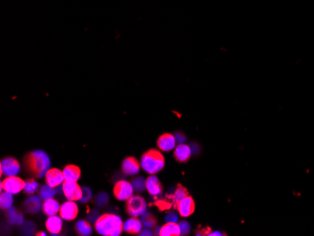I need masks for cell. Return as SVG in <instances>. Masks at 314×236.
<instances>
[{"label":"cell","instance_id":"6da1fadb","mask_svg":"<svg viewBox=\"0 0 314 236\" xmlns=\"http://www.w3.org/2000/svg\"><path fill=\"white\" fill-rule=\"evenodd\" d=\"M24 163L26 171L35 178L46 176V172L51 169L49 155L42 150H35L27 153L24 159Z\"/></svg>","mask_w":314,"mask_h":236},{"label":"cell","instance_id":"7a4b0ae2","mask_svg":"<svg viewBox=\"0 0 314 236\" xmlns=\"http://www.w3.org/2000/svg\"><path fill=\"white\" fill-rule=\"evenodd\" d=\"M94 224L95 230L100 235L119 236L124 230V222L122 218L113 214H105L101 216Z\"/></svg>","mask_w":314,"mask_h":236},{"label":"cell","instance_id":"3957f363","mask_svg":"<svg viewBox=\"0 0 314 236\" xmlns=\"http://www.w3.org/2000/svg\"><path fill=\"white\" fill-rule=\"evenodd\" d=\"M166 164L165 158L162 152L155 149H151L145 151L141 156L140 165L143 171L147 173L153 175L162 171Z\"/></svg>","mask_w":314,"mask_h":236},{"label":"cell","instance_id":"277c9868","mask_svg":"<svg viewBox=\"0 0 314 236\" xmlns=\"http://www.w3.org/2000/svg\"><path fill=\"white\" fill-rule=\"evenodd\" d=\"M125 209L131 217H141L147 212V203L144 198L139 195H133L126 201Z\"/></svg>","mask_w":314,"mask_h":236},{"label":"cell","instance_id":"5b68a950","mask_svg":"<svg viewBox=\"0 0 314 236\" xmlns=\"http://www.w3.org/2000/svg\"><path fill=\"white\" fill-rule=\"evenodd\" d=\"M26 181L17 176H8L1 182L0 188L1 190L6 191L13 195L18 194L21 191L24 190Z\"/></svg>","mask_w":314,"mask_h":236},{"label":"cell","instance_id":"8992f818","mask_svg":"<svg viewBox=\"0 0 314 236\" xmlns=\"http://www.w3.org/2000/svg\"><path fill=\"white\" fill-rule=\"evenodd\" d=\"M113 193H114L115 198L119 201L126 202L128 199H130L133 196L134 188H133L131 183L125 180H121L114 185Z\"/></svg>","mask_w":314,"mask_h":236},{"label":"cell","instance_id":"52a82bcc","mask_svg":"<svg viewBox=\"0 0 314 236\" xmlns=\"http://www.w3.org/2000/svg\"><path fill=\"white\" fill-rule=\"evenodd\" d=\"M21 171V165L13 158H4L0 163V173L1 175L8 176H17Z\"/></svg>","mask_w":314,"mask_h":236},{"label":"cell","instance_id":"ba28073f","mask_svg":"<svg viewBox=\"0 0 314 236\" xmlns=\"http://www.w3.org/2000/svg\"><path fill=\"white\" fill-rule=\"evenodd\" d=\"M63 195L69 201H80L82 198V187L76 182H66L62 184Z\"/></svg>","mask_w":314,"mask_h":236},{"label":"cell","instance_id":"9c48e42d","mask_svg":"<svg viewBox=\"0 0 314 236\" xmlns=\"http://www.w3.org/2000/svg\"><path fill=\"white\" fill-rule=\"evenodd\" d=\"M78 206L75 204L74 201H67L64 204H61L59 216L62 217L64 220L71 221L75 219L78 215Z\"/></svg>","mask_w":314,"mask_h":236},{"label":"cell","instance_id":"30bf717a","mask_svg":"<svg viewBox=\"0 0 314 236\" xmlns=\"http://www.w3.org/2000/svg\"><path fill=\"white\" fill-rule=\"evenodd\" d=\"M176 208L181 217H190L195 212V202L193 198L190 197L188 195L187 197L184 198L179 204H177Z\"/></svg>","mask_w":314,"mask_h":236},{"label":"cell","instance_id":"8fae6325","mask_svg":"<svg viewBox=\"0 0 314 236\" xmlns=\"http://www.w3.org/2000/svg\"><path fill=\"white\" fill-rule=\"evenodd\" d=\"M141 165L138 162V159L133 156L125 158L122 164V171L125 175L133 176L137 175L140 171Z\"/></svg>","mask_w":314,"mask_h":236},{"label":"cell","instance_id":"7c38bea8","mask_svg":"<svg viewBox=\"0 0 314 236\" xmlns=\"http://www.w3.org/2000/svg\"><path fill=\"white\" fill-rule=\"evenodd\" d=\"M45 177H46V184L52 186L54 188H57L60 184H63L65 181L63 172L59 169H50L46 172Z\"/></svg>","mask_w":314,"mask_h":236},{"label":"cell","instance_id":"4fadbf2b","mask_svg":"<svg viewBox=\"0 0 314 236\" xmlns=\"http://www.w3.org/2000/svg\"><path fill=\"white\" fill-rule=\"evenodd\" d=\"M176 141L175 136L166 133V134L161 135L157 139V146L160 151H170L175 149Z\"/></svg>","mask_w":314,"mask_h":236},{"label":"cell","instance_id":"5bb4252c","mask_svg":"<svg viewBox=\"0 0 314 236\" xmlns=\"http://www.w3.org/2000/svg\"><path fill=\"white\" fill-rule=\"evenodd\" d=\"M146 189L151 196H158L162 194L163 186L160 183L159 179L153 174V175L149 176L146 180Z\"/></svg>","mask_w":314,"mask_h":236},{"label":"cell","instance_id":"9a60e30c","mask_svg":"<svg viewBox=\"0 0 314 236\" xmlns=\"http://www.w3.org/2000/svg\"><path fill=\"white\" fill-rule=\"evenodd\" d=\"M191 154L192 150L188 145L180 143L174 149V158L176 159L177 162L180 163L187 162L191 158Z\"/></svg>","mask_w":314,"mask_h":236},{"label":"cell","instance_id":"2e32d148","mask_svg":"<svg viewBox=\"0 0 314 236\" xmlns=\"http://www.w3.org/2000/svg\"><path fill=\"white\" fill-rule=\"evenodd\" d=\"M143 224L138 217H132L124 223V230L129 234H139L142 230Z\"/></svg>","mask_w":314,"mask_h":236},{"label":"cell","instance_id":"e0dca14e","mask_svg":"<svg viewBox=\"0 0 314 236\" xmlns=\"http://www.w3.org/2000/svg\"><path fill=\"white\" fill-rule=\"evenodd\" d=\"M42 199L39 196H30L24 203V208L29 214H37L43 207Z\"/></svg>","mask_w":314,"mask_h":236},{"label":"cell","instance_id":"ac0fdd59","mask_svg":"<svg viewBox=\"0 0 314 236\" xmlns=\"http://www.w3.org/2000/svg\"><path fill=\"white\" fill-rule=\"evenodd\" d=\"M62 217L57 215L48 217L46 222V230L52 234H59L62 230Z\"/></svg>","mask_w":314,"mask_h":236},{"label":"cell","instance_id":"d6986e66","mask_svg":"<svg viewBox=\"0 0 314 236\" xmlns=\"http://www.w3.org/2000/svg\"><path fill=\"white\" fill-rule=\"evenodd\" d=\"M60 206L61 205L59 204L58 201H56L54 198H51V199L44 201L42 210L45 215L51 217V216L58 215V213H59V210H60Z\"/></svg>","mask_w":314,"mask_h":236},{"label":"cell","instance_id":"ffe728a7","mask_svg":"<svg viewBox=\"0 0 314 236\" xmlns=\"http://www.w3.org/2000/svg\"><path fill=\"white\" fill-rule=\"evenodd\" d=\"M62 172L66 182H77L81 177V170L75 165H67Z\"/></svg>","mask_w":314,"mask_h":236},{"label":"cell","instance_id":"44dd1931","mask_svg":"<svg viewBox=\"0 0 314 236\" xmlns=\"http://www.w3.org/2000/svg\"><path fill=\"white\" fill-rule=\"evenodd\" d=\"M7 221L11 225H22L24 223V215L15 208H10L6 212Z\"/></svg>","mask_w":314,"mask_h":236},{"label":"cell","instance_id":"7402d4cb","mask_svg":"<svg viewBox=\"0 0 314 236\" xmlns=\"http://www.w3.org/2000/svg\"><path fill=\"white\" fill-rule=\"evenodd\" d=\"M159 235L179 236L181 235L180 226L176 222H168L161 227Z\"/></svg>","mask_w":314,"mask_h":236},{"label":"cell","instance_id":"603a6c76","mask_svg":"<svg viewBox=\"0 0 314 236\" xmlns=\"http://www.w3.org/2000/svg\"><path fill=\"white\" fill-rule=\"evenodd\" d=\"M75 230L79 235L89 236L92 233V228L91 224L87 220H79L75 225Z\"/></svg>","mask_w":314,"mask_h":236},{"label":"cell","instance_id":"cb8c5ba5","mask_svg":"<svg viewBox=\"0 0 314 236\" xmlns=\"http://www.w3.org/2000/svg\"><path fill=\"white\" fill-rule=\"evenodd\" d=\"M13 195L9 192H2L0 195V207L2 210H8L13 207Z\"/></svg>","mask_w":314,"mask_h":236},{"label":"cell","instance_id":"d4e9b609","mask_svg":"<svg viewBox=\"0 0 314 236\" xmlns=\"http://www.w3.org/2000/svg\"><path fill=\"white\" fill-rule=\"evenodd\" d=\"M56 193H57V190L54 187L48 185L47 184H44L43 186H41V188L39 189V197L43 201H46L48 199L55 197Z\"/></svg>","mask_w":314,"mask_h":236},{"label":"cell","instance_id":"484cf974","mask_svg":"<svg viewBox=\"0 0 314 236\" xmlns=\"http://www.w3.org/2000/svg\"><path fill=\"white\" fill-rule=\"evenodd\" d=\"M187 196H188V191H187V189H186L185 187L182 186L181 184H179V185L177 186L176 190L174 191V193H173V195H172V200H173V203L175 204V206H176L177 204H179L183 199L187 197Z\"/></svg>","mask_w":314,"mask_h":236},{"label":"cell","instance_id":"4316f807","mask_svg":"<svg viewBox=\"0 0 314 236\" xmlns=\"http://www.w3.org/2000/svg\"><path fill=\"white\" fill-rule=\"evenodd\" d=\"M24 192L26 195H33L34 193H36L37 191H39V184L36 180L34 179H27L24 187Z\"/></svg>","mask_w":314,"mask_h":236},{"label":"cell","instance_id":"83f0119b","mask_svg":"<svg viewBox=\"0 0 314 236\" xmlns=\"http://www.w3.org/2000/svg\"><path fill=\"white\" fill-rule=\"evenodd\" d=\"M141 222L146 228H153L156 225L155 217L151 215V213L146 212L143 216H141Z\"/></svg>","mask_w":314,"mask_h":236},{"label":"cell","instance_id":"f1b7e54d","mask_svg":"<svg viewBox=\"0 0 314 236\" xmlns=\"http://www.w3.org/2000/svg\"><path fill=\"white\" fill-rule=\"evenodd\" d=\"M135 192H142L146 189V180L142 177H136L131 182Z\"/></svg>","mask_w":314,"mask_h":236},{"label":"cell","instance_id":"f546056e","mask_svg":"<svg viewBox=\"0 0 314 236\" xmlns=\"http://www.w3.org/2000/svg\"><path fill=\"white\" fill-rule=\"evenodd\" d=\"M108 203V195L105 192H101L95 198V204L99 207H104Z\"/></svg>","mask_w":314,"mask_h":236},{"label":"cell","instance_id":"4dcf8cb0","mask_svg":"<svg viewBox=\"0 0 314 236\" xmlns=\"http://www.w3.org/2000/svg\"><path fill=\"white\" fill-rule=\"evenodd\" d=\"M92 198V192L91 190V188L89 187H82V198L80 200V202L82 204H87L89 203Z\"/></svg>","mask_w":314,"mask_h":236},{"label":"cell","instance_id":"1f68e13d","mask_svg":"<svg viewBox=\"0 0 314 236\" xmlns=\"http://www.w3.org/2000/svg\"><path fill=\"white\" fill-rule=\"evenodd\" d=\"M180 229H181V235H185L188 234L190 231V224L186 221H182L179 224Z\"/></svg>","mask_w":314,"mask_h":236},{"label":"cell","instance_id":"d6a6232c","mask_svg":"<svg viewBox=\"0 0 314 236\" xmlns=\"http://www.w3.org/2000/svg\"><path fill=\"white\" fill-rule=\"evenodd\" d=\"M101 217L100 216V214H99V211L97 210H92L89 215H88V217H89V219L92 221V222H96V220L98 219L99 217Z\"/></svg>","mask_w":314,"mask_h":236},{"label":"cell","instance_id":"836d02e7","mask_svg":"<svg viewBox=\"0 0 314 236\" xmlns=\"http://www.w3.org/2000/svg\"><path fill=\"white\" fill-rule=\"evenodd\" d=\"M166 220H167L168 222H177V220H178V216H177L175 213L170 212V213H169V214L167 215Z\"/></svg>","mask_w":314,"mask_h":236},{"label":"cell","instance_id":"e575fe53","mask_svg":"<svg viewBox=\"0 0 314 236\" xmlns=\"http://www.w3.org/2000/svg\"><path fill=\"white\" fill-rule=\"evenodd\" d=\"M175 138H176V140L179 141V143H183V141L185 140V137L181 133H177L175 135Z\"/></svg>","mask_w":314,"mask_h":236},{"label":"cell","instance_id":"d590c367","mask_svg":"<svg viewBox=\"0 0 314 236\" xmlns=\"http://www.w3.org/2000/svg\"><path fill=\"white\" fill-rule=\"evenodd\" d=\"M139 235L141 236H151L152 235V232L151 230H149V228H146L144 230H141Z\"/></svg>","mask_w":314,"mask_h":236},{"label":"cell","instance_id":"8d00e7d4","mask_svg":"<svg viewBox=\"0 0 314 236\" xmlns=\"http://www.w3.org/2000/svg\"><path fill=\"white\" fill-rule=\"evenodd\" d=\"M36 235H44V236H46V233H45V232H39V233H37V234H36Z\"/></svg>","mask_w":314,"mask_h":236}]
</instances>
